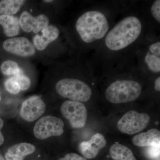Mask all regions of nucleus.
I'll return each instance as SVG.
<instances>
[{
    "label": "nucleus",
    "mask_w": 160,
    "mask_h": 160,
    "mask_svg": "<svg viewBox=\"0 0 160 160\" xmlns=\"http://www.w3.org/2000/svg\"><path fill=\"white\" fill-rule=\"evenodd\" d=\"M109 155L113 160H137L131 149L118 142L110 147Z\"/></svg>",
    "instance_id": "obj_16"
},
{
    "label": "nucleus",
    "mask_w": 160,
    "mask_h": 160,
    "mask_svg": "<svg viewBox=\"0 0 160 160\" xmlns=\"http://www.w3.org/2000/svg\"><path fill=\"white\" fill-rule=\"evenodd\" d=\"M42 35L37 34L33 38L34 46L40 51L44 50L50 43L56 40L60 32L57 27L50 25L42 30Z\"/></svg>",
    "instance_id": "obj_12"
},
{
    "label": "nucleus",
    "mask_w": 160,
    "mask_h": 160,
    "mask_svg": "<svg viewBox=\"0 0 160 160\" xmlns=\"http://www.w3.org/2000/svg\"><path fill=\"white\" fill-rule=\"evenodd\" d=\"M152 15L157 20L158 22H160V1L156 0L152 6L151 8Z\"/></svg>",
    "instance_id": "obj_22"
},
{
    "label": "nucleus",
    "mask_w": 160,
    "mask_h": 160,
    "mask_svg": "<svg viewBox=\"0 0 160 160\" xmlns=\"http://www.w3.org/2000/svg\"><path fill=\"white\" fill-rule=\"evenodd\" d=\"M20 27L24 31L29 32L32 31L38 33L48 26L49 19L46 15L41 14L33 17L28 11H24L19 19Z\"/></svg>",
    "instance_id": "obj_10"
},
{
    "label": "nucleus",
    "mask_w": 160,
    "mask_h": 160,
    "mask_svg": "<svg viewBox=\"0 0 160 160\" xmlns=\"http://www.w3.org/2000/svg\"><path fill=\"white\" fill-rule=\"evenodd\" d=\"M1 70L3 74L6 76H14L23 73V71L20 69L16 62L7 61L1 65Z\"/></svg>",
    "instance_id": "obj_18"
},
{
    "label": "nucleus",
    "mask_w": 160,
    "mask_h": 160,
    "mask_svg": "<svg viewBox=\"0 0 160 160\" xmlns=\"http://www.w3.org/2000/svg\"><path fill=\"white\" fill-rule=\"evenodd\" d=\"M0 160H6L5 158L0 153Z\"/></svg>",
    "instance_id": "obj_28"
},
{
    "label": "nucleus",
    "mask_w": 160,
    "mask_h": 160,
    "mask_svg": "<svg viewBox=\"0 0 160 160\" xmlns=\"http://www.w3.org/2000/svg\"><path fill=\"white\" fill-rule=\"evenodd\" d=\"M63 116L69 121L70 125L75 129H81L86 125L87 119V109L81 102L65 101L61 107Z\"/></svg>",
    "instance_id": "obj_7"
},
{
    "label": "nucleus",
    "mask_w": 160,
    "mask_h": 160,
    "mask_svg": "<svg viewBox=\"0 0 160 160\" xmlns=\"http://www.w3.org/2000/svg\"><path fill=\"white\" fill-rule=\"evenodd\" d=\"M0 25L2 26L4 33L7 37H13L19 33V21L16 17L0 15Z\"/></svg>",
    "instance_id": "obj_15"
},
{
    "label": "nucleus",
    "mask_w": 160,
    "mask_h": 160,
    "mask_svg": "<svg viewBox=\"0 0 160 160\" xmlns=\"http://www.w3.org/2000/svg\"><path fill=\"white\" fill-rule=\"evenodd\" d=\"M149 50L150 53L160 56V42L152 44L149 46Z\"/></svg>",
    "instance_id": "obj_24"
},
{
    "label": "nucleus",
    "mask_w": 160,
    "mask_h": 160,
    "mask_svg": "<svg viewBox=\"0 0 160 160\" xmlns=\"http://www.w3.org/2000/svg\"><path fill=\"white\" fill-rule=\"evenodd\" d=\"M4 86L6 90L12 94H18L21 90L18 83L13 76L5 81Z\"/></svg>",
    "instance_id": "obj_20"
},
{
    "label": "nucleus",
    "mask_w": 160,
    "mask_h": 160,
    "mask_svg": "<svg viewBox=\"0 0 160 160\" xmlns=\"http://www.w3.org/2000/svg\"><path fill=\"white\" fill-rule=\"evenodd\" d=\"M150 120V116L146 113L130 110L119 120L117 127L123 133L135 134L144 130L148 126Z\"/></svg>",
    "instance_id": "obj_5"
},
{
    "label": "nucleus",
    "mask_w": 160,
    "mask_h": 160,
    "mask_svg": "<svg viewBox=\"0 0 160 160\" xmlns=\"http://www.w3.org/2000/svg\"><path fill=\"white\" fill-rule=\"evenodd\" d=\"M141 84L132 80H120L112 83L106 89V99L113 104L129 102L137 99L141 95Z\"/></svg>",
    "instance_id": "obj_3"
},
{
    "label": "nucleus",
    "mask_w": 160,
    "mask_h": 160,
    "mask_svg": "<svg viewBox=\"0 0 160 160\" xmlns=\"http://www.w3.org/2000/svg\"><path fill=\"white\" fill-rule=\"evenodd\" d=\"M160 132L156 129H149L146 132H142L132 138V142L139 147L159 146Z\"/></svg>",
    "instance_id": "obj_14"
},
{
    "label": "nucleus",
    "mask_w": 160,
    "mask_h": 160,
    "mask_svg": "<svg viewBox=\"0 0 160 160\" xmlns=\"http://www.w3.org/2000/svg\"><path fill=\"white\" fill-rule=\"evenodd\" d=\"M76 28L83 42L91 43L105 37L109 30V23L102 12L92 10L78 19Z\"/></svg>",
    "instance_id": "obj_2"
},
{
    "label": "nucleus",
    "mask_w": 160,
    "mask_h": 160,
    "mask_svg": "<svg viewBox=\"0 0 160 160\" xmlns=\"http://www.w3.org/2000/svg\"><path fill=\"white\" fill-rule=\"evenodd\" d=\"M13 77L18 83L21 90H27L30 87L31 84L30 79L23 73L17 75Z\"/></svg>",
    "instance_id": "obj_21"
},
{
    "label": "nucleus",
    "mask_w": 160,
    "mask_h": 160,
    "mask_svg": "<svg viewBox=\"0 0 160 160\" xmlns=\"http://www.w3.org/2000/svg\"><path fill=\"white\" fill-rule=\"evenodd\" d=\"M46 109V104L41 98L32 96L23 102L20 110V115L25 121L32 122L42 115Z\"/></svg>",
    "instance_id": "obj_8"
},
{
    "label": "nucleus",
    "mask_w": 160,
    "mask_h": 160,
    "mask_svg": "<svg viewBox=\"0 0 160 160\" xmlns=\"http://www.w3.org/2000/svg\"><path fill=\"white\" fill-rule=\"evenodd\" d=\"M35 146L29 143H21L10 147L5 154L6 160H24L27 156L33 153Z\"/></svg>",
    "instance_id": "obj_13"
},
{
    "label": "nucleus",
    "mask_w": 160,
    "mask_h": 160,
    "mask_svg": "<svg viewBox=\"0 0 160 160\" xmlns=\"http://www.w3.org/2000/svg\"><path fill=\"white\" fill-rule=\"evenodd\" d=\"M142 24L135 16L125 18L111 29L105 39L107 48L112 51H118L134 42L142 31Z\"/></svg>",
    "instance_id": "obj_1"
},
{
    "label": "nucleus",
    "mask_w": 160,
    "mask_h": 160,
    "mask_svg": "<svg viewBox=\"0 0 160 160\" xmlns=\"http://www.w3.org/2000/svg\"><path fill=\"white\" fill-rule=\"evenodd\" d=\"M1 94H0V101H1Z\"/></svg>",
    "instance_id": "obj_30"
},
{
    "label": "nucleus",
    "mask_w": 160,
    "mask_h": 160,
    "mask_svg": "<svg viewBox=\"0 0 160 160\" xmlns=\"http://www.w3.org/2000/svg\"><path fill=\"white\" fill-rule=\"evenodd\" d=\"M145 62L149 69L154 72L160 71V56L147 52L145 57Z\"/></svg>",
    "instance_id": "obj_19"
},
{
    "label": "nucleus",
    "mask_w": 160,
    "mask_h": 160,
    "mask_svg": "<svg viewBox=\"0 0 160 160\" xmlns=\"http://www.w3.org/2000/svg\"><path fill=\"white\" fill-rule=\"evenodd\" d=\"M106 141L104 136L97 133L92 136L89 141L80 143L79 148L81 154L86 159L96 157L99 152L106 146Z\"/></svg>",
    "instance_id": "obj_11"
},
{
    "label": "nucleus",
    "mask_w": 160,
    "mask_h": 160,
    "mask_svg": "<svg viewBox=\"0 0 160 160\" xmlns=\"http://www.w3.org/2000/svg\"><path fill=\"white\" fill-rule=\"evenodd\" d=\"M44 2H52V0H45V1H44Z\"/></svg>",
    "instance_id": "obj_29"
},
{
    "label": "nucleus",
    "mask_w": 160,
    "mask_h": 160,
    "mask_svg": "<svg viewBox=\"0 0 160 160\" xmlns=\"http://www.w3.org/2000/svg\"><path fill=\"white\" fill-rule=\"evenodd\" d=\"M4 142V137L2 132L0 130V146L2 145Z\"/></svg>",
    "instance_id": "obj_26"
},
{
    "label": "nucleus",
    "mask_w": 160,
    "mask_h": 160,
    "mask_svg": "<svg viewBox=\"0 0 160 160\" xmlns=\"http://www.w3.org/2000/svg\"><path fill=\"white\" fill-rule=\"evenodd\" d=\"M3 126H4V122L2 119L0 118V130L3 128Z\"/></svg>",
    "instance_id": "obj_27"
},
{
    "label": "nucleus",
    "mask_w": 160,
    "mask_h": 160,
    "mask_svg": "<svg viewBox=\"0 0 160 160\" xmlns=\"http://www.w3.org/2000/svg\"><path fill=\"white\" fill-rule=\"evenodd\" d=\"M155 89L158 91H160V77H159L155 82Z\"/></svg>",
    "instance_id": "obj_25"
},
{
    "label": "nucleus",
    "mask_w": 160,
    "mask_h": 160,
    "mask_svg": "<svg viewBox=\"0 0 160 160\" xmlns=\"http://www.w3.org/2000/svg\"><path fill=\"white\" fill-rule=\"evenodd\" d=\"M55 87L60 96L75 102H87L90 99L92 94L91 88L86 83L75 79L60 80Z\"/></svg>",
    "instance_id": "obj_4"
},
{
    "label": "nucleus",
    "mask_w": 160,
    "mask_h": 160,
    "mask_svg": "<svg viewBox=\"0 0 160 160\" xmlns=\"http://www.w3.org/2000/svg\"><path fill=\"white\" fill-rule=\"evenodd\" d=\"M58 160H87L85 158L73 152L66 154L63 158H60Z\"/></svg>",
    "instance_id": "obj_23"
},
{
    "label": "nucleus",
    "mask_w": 160,
    "mask_h": 160,
    "mask_svg": "<svg viewBox=\"0 0 160 160\" xmlns=\"http://www.w3.org/2000/svg\"><path fill=\"white\" fill-rule=\"evenodd\" d=\"M64 127V122L61 119L53 116H46L38 120L33 128V133L38 139H46L51 137L62 135Z\"/></svg>",
    "instance_id": "obj_6"
},
{
    "label": "nucleus",
    "mask_w": 160,
    "mask_h": 160,
    "mask_svg": "<svg viewBox=\"0 0 160 160\" xmlns=\"http://www.w3.org/2000/svg\"><path fill=\"white\" fill-rule=\"evenodd\" d=\"M25 1L3 0L0 2V15L15 14L19 11Z\"/></svg>",
    "instance_id": "obj_17"
},
{
    "label": "nucleus",
    "mask_w": 160,
    "mask_h": 160,
    "mask_svg": "<svg viewBox=\"0 0 160 160\" xmlns=\"http://www.w3.org/2000/svg\"><path fill=\"white\" fill-rule=\"evenodd\" d=\"M3 47L8 52L24 57L32 56L35 53L34 45L24 37L8 39L4 41Z\"/></svg>",
    "instance_id": "obj_9"
}]
</instances>
